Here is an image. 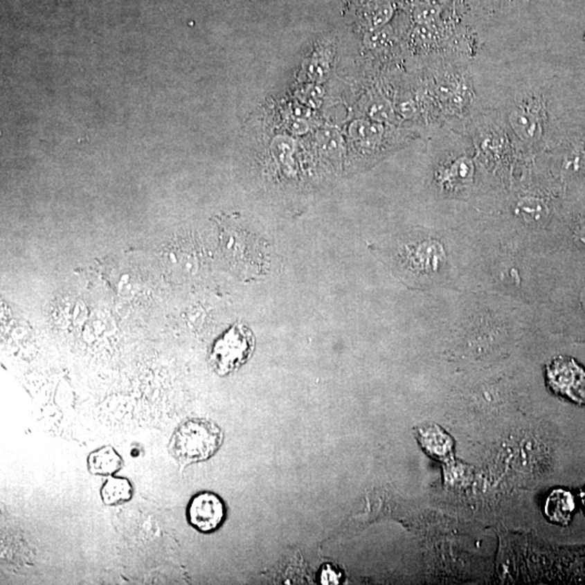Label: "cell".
I'll return each instance as SVG.
<instances>
[{
    "label": "cell",
    "instance_id": "obj_15",
    "mask_svg": "<svg viewBox=\"0 0 585 585\" xmlns=\"http://www.w3.org/2000/svg\"><path fill=\"white\" fill-rule=\"evenodd\" d=\"M394 15V8L389 3H381L376 6L370 12L368 23L370 30L386 26Z\"/></svg>",
    "mask_w": 585,
    "mask_h": 585
},
{
    "label": "cell",
    "instance_id": "obj_10",
    "mask_svg": "<svg viewBox=\"0 0 585 585\" xmlns=\"http://www.w3.org/2000/svg\"><path fill=\"white\" fill-rule=\"evenodd\" d=\"M384 132H385L384 125L372 120H356L349 127V136L354 141L366 147H373L381 143Z\"/></svg>",
    "mask_w": 585,
    "mask_h": 585
},
{
    "label": "cell",
    "instance_id": "obj_8",
    "mask_svg": "<svg viewBox=\"0 0 585 585\" xmlns=\"http://www.w3.org/2000/svg\"><path fill=\"white\" fill-rule=\"evenodd\" d=\"M508 120L516 136L523 141H538L542 136V126L538 116L527 109H514Z\"/></svg>",
    "mask_w": 585,
    "mask_h": 585
},
{
    "label": "cell",
    "instance_id": "obj_14",
    "mask_svg": "<svg viewBox=\"0 0 585 585\" xmlns=\"http://www.w3.org/2000/svg\"><path fill=\"white\" fill-rule=\"evenodd\" d=\"M366 114L370 117V120L383 124V123L390 122L394 118L395 112L388 101L377 99L374 100L373 102L369 105L366 109Z\"/></svg>",
    "mask_w": 585,
    "mask_h": 585
},
{
    "label": "cell",
    "instance_id": "obj_17",
    "mask_svg": "<svg viewBox=\"0 0 585 585\" xmlns=\"http://www.w3.org/2000/svg\"><path fill=\"white\" fill-rule=\"evenodd\" d=\"M398 111L404 116H411L415 112V105L412 101H404L399 105Z\"/></svg>",
    "mask_w": 585,
    "mask_h": 585
},
{
    "label": "cell",
    "instance_id": "obj_18",
    "mask_svg": "<svg viewBox=\"0 0 585 585\" xmlns=\"http://www.w3.org/2000/svg\"><path fill=\"white\" fill-rule=\"evenodd\" d=\"M577 239L585 245V228L578 230V232H577Z\"/></svg>",
    "mask_w": 585,
    "mask_h": 585
},
{
    "label": "cell",
    "instance_id": "obj_20",
    "mask_svg": "<svg viewBox=\"0 0 585 585\" xmlns=\"http://www.w3.org/2000/svg\"><path fill=\"white\" fill-rule=\"evenodd\" d=\"M581 300H582V305H583V307H584V309H585V291H583L582 297H581Z\"/></svg>",
    "mask_w": 585,
    "mask_h": 585
},
{
    "label": "cell",
    "instance_id": "obj_2",
    "mask_svg": "<svg viewBox=\"0 0 585 585\" xmlns=\"http://www.w3.org/2000/svg\"><path fill=\"white\" fill-rule=\"evenodd\" d=\"M252 351V337L244 329L235 327L216 341L210 361L217 373L227 375L243 366Z\"/></svg>",
    "mask_w": 585,
    "mask_h": 585
},
{
    "label": "cell",
    "instance_id": "obj_11",
    "mask_svg": "<svg viewBox=\"0 0 585 585\" xmlns=\"http://www.w3.org/2000/svg\"><path fill=\"white\" fill-rule=\"evenodd\" d=\"M516 214L521 217L525 224L538 227L546 224L548 220V207L538 197H525L518 203Z\"/></svg>",
    "mask_w": 585,
    "mask_h": 585
},
{
    "label": "cell",
    "instance_id": "obj_16",
    "mask_svg": "<svg viewBox=\"0 0 585 585\" xmlns=\"http://www.w3.org/2000/svg\"><path fill=\"white\" fill-rule=\"evenodd\" d=\"M341 573L334 566L324 565L320 573V581L322 584H339L341 582Z\"/></svg>",
    "mask_w": 585,
    "mask_h": 585
},
{
    "label": "cell",
    "instance_id": "obj_3",
    "mask_svg": "<svg viewBox=\"0 0 585 585\" xmlns=\"http://www.w3.org/2000/svg\"><path fill=\"white\" fill-rule=\"evenodd\" d=\"M548 381L554 391L585 404V372L570 359H556L548 368Z\"/></svg>",
    "mask_w": 585,
    "mask_h": 585
},
{
    "label": "cell",
    "instance_id": "obj_12",
    "mask_svg": "<svg viewBox=\"0 0 585 585\" xmlns=\"http://www.w3.org/2000/svg\"><path fill=\"white\" fill-rule=\"evenodd\" d=\"M394 40V32L389 26L370 30L364 37L366 47L372 50H383L391 45Z\"/></svg>",
    "mask_w": 585,
    "mask_h": 585
},
{
    "label": "cell",
    "instance_id": "obj_5",
    "mask_svg": "<svg viewBox=\"0 0 585 585\" xmlns=\"http://www.w3.org/2000/svg\"><path fill=\"white\" fill-rule=\"evenodd\" d=\"M422 448L426 453L437 460H448L450 458L453 449V440L446 431L437 426L436 424H427L421 426L416 433Z\"/></svg>",
    "mask_w": 585,
    "mask_h": 585
},
{
    "label": "cell",
    "instance_id": "obj_4",
    "mask_svg": "<svg viewBox=\"0 0 585 585\" xmlns=\"http://www.w3.org/2000/svg\"><path fill=\"white\" fill-rule=\"evenodd\" d=\"M227 510L224 501L213 492H201L193 496L188 506L190 525L199 532L210 533L224 523Z\"/></svg>",
    "mask_w": 585,
    "mask_h": 585
},
{
    "label": "cell",
    "instance_id": "obj_7",
    "mask_svg": "<svg viewBox=\"0 0 585 585\" xmlns=\"http://www.w3.org/2000/svg\"><path fill=\"white\" fill-rule=\"evenodd\" d=\"M87 466L91 475L110 477L120 471L123 458L113 447H101L88 456Z\"/></svg>",
    "mask_w": 585,
    "mask_h": 585
},
{
    "label": "cell",
    "instance_id": "obj_19",
    "mask_svg": "<svg viewBox=\"0 0 585 585\" xmlns=\"http://www.w3.org/2000/svg\"><path fill=\"white\" fill-rule=\"evenodd\" d=\"M580 498L581 502H582L583 508H584L585 512V487L582 489V491L580 492Z\"/></svg>",
    "mask_w": 585,
    "mask_h": 585
},
{
    "label": "cell",
    "instance_id": "obj_1",
    "mask_svg": "<svg viewBox=\"0 0 585 585\" xmlns=\"http://www.w3.org/2000/svg\"><path fill=\"white\" fill-rule=\"evenodd\" d=\"M224 441V431L208 419H190L178 426L170 442L172 458L183 467L207 461Z\"/></svg>",
    "mask_w": 585,
    "mask_h": 585
},
{
    "label": "cell",
    "instance_id": "obj_9",
    "mask_svg": "<svg viewBox=\"0 0 585 585\" xmlns=\"http://www.w3.org/2000/svg\"><path fill=\"white\" fill-rule=\"evenodd\" d=\"M100 496L107 506L122 505L127 503L134 496V487L127 478L110 476L100 490Z\"/></svg>",
    "mask_w": 585,
    "mask_h": 585
},
{
    "label": "cell",
    "instance_id": "obj_13",
    "mask_svg": "<svg viewBox=\"0 0 585 585\" xmlns=\"http://www.w3.org/2000/svg\"><path fill=\"white\" fill-rule=\"evenodd\" d=\"M440 3L424 1L413 9V20L417 25L433 24L440 17Z\"/></svg>",
    "mask_w": 585,
    "mask_h": 585
},
{
    "label": "cell",
    "instance_id": "obj_21",
    "mask_svg": "<svg viewBox=\"0 0 585 585\" xmlns=\"http://www.w3.org/2000/svg\"><path fill=\"white\" fill-rule=\"evenodd\" d=\"M448 1H450V0H436V3H440V5L441 3H447Z\"/></svg>",
    "mask_w": 585,
    "mask_h": 585
},
{
    "label": "cell",
    "instance_id": "obj_6",
    "mask_svg": "<svg viewBox=\"0 0 585 585\" xmlns=\"http://www.w3.org/2000/svg\"><path fill=\"white\" fill-rule=\"evenodd\" d=\"M575 507L573 494L569 491L557 489L546 498L544 513L550 521L566 525L570 523Z\"/></svg>",
    "mask_w": 585,
    "mask_h": 585
}]
</instances>
